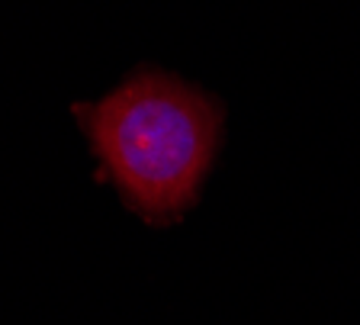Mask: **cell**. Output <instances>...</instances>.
<instances>
[{
    "label": "cell",
    "mask_w": 360,
    "mask_h": 325,
    "mask_svg": "<svg viewBox=\"0 0 360 325\" xmlns=\"http://www.w3.org/2000/svg\"><path fill=\"white\" fill-rule=\"evenodd\" d=\"M97 177L145 226H174L200 203L225 136V106L171 71L142 65L97 103L71 106Z\"/></svg>",
    "instance_id": "1"
}]
</instances>
